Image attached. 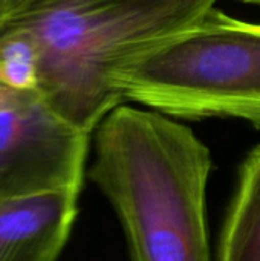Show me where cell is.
Returning a JSON list of instances; mask_svg holds the SVG:
<instances>
[{"label":"cell","instance_id":"1","mask_svg":"<svg viewBox=\"0 0 260 261\" xmlns=\"http://www.w3.org/2000/svg\"><path fill=\"white\" fill-rule=\"evenodd\" d=\"M95 132L87 176L115 210L130 261H211L210 148L173 118L129 106Z\"/></svg>","mask_w":260,"mask_h":261},{"label":"cell","instance_id":"2","mask_svg":"<svg viewBox=\"0 0 260 261\" xmlns=\"http://www.w3.org/2000/svg\"><path fill=\"white\" fill-rule=\"evenodd\" d=\"M216 0H32L8 18L38 52L37 92L75 128L92 133L118 106V67L187 28Z\"/></svg>","mask_w":260,"mask_h":261},{"label":"cell","instance_id":"3","mask_svg":"<svg viewBox=\"0 0 260 261\" xmlns=\"http://www.w3.org/2000/svg\"><path fill=\"white\" fill-rule=\"evenodd\" d=\"M113 86L170 118H236L260 130V23L213 6L118 67Z\"/></svg>","mask_w":260,"mask_h":261},{"label":"cell","instance_id":"4","mask_svg":"<svg viewBox=\"0 0 260 261\" xmlns=\"http://www.w3.org/2000/svg\"><path fill=\"white\" fill-rule=\"evenodd\" d=\"M90 135L58 116L37 90L0 84V202L81 191Z\"/></svg>","mask_w":260,"mask_h":261},{"label":"cell","instance_id":"5","mask_svg":"<svg viewBox=\"0 0 260 261\" xmlns=\"http://www.w3.org/2000/svg\"><path fill=\"white\" fill-rule=\"evenodd\" d=\"M78 191L0 202V261H57L77 219Z\"/></svg>","mask_w":260,"mask_h":261},{"label":"cell","instance_id":"6","mask_svg":"<svg viewBox=\"0 0 260 261\" xmlns=\"http://www.w3.org/2000/svg\"><path fill=\"white\" fill-rule=\"evenodd\" d=\"M216 261H260V145L239 165L238 187L221 229Z\"/></svg>","mask_w":260,"mask_h":261},{"label":"cell","instance_id":"7","mask_svg":"<svg viewBox=\"0 0 260 261\" xmlns=\"http://www.w3.org/2000/svg\"><path fill=\"white\" fill-rule=\"evenodd\" d=\"M0 84L15 90H37L38 52L31 34L12 18L0 26Z\"/></svg>","mask_w":260,"mask_h":261},{"label":"cell","instance_id":"8","mask_svg":"<svg viewBox=\"0 0 260 261\" xmlns=\"http://www.w3.org/2000/svg\"><path fill=\"white\" fill-rule=\"evenodd\" d=\"M32 0H5L6 3V9H8V17L17 11H20L21 8H25L28 3H31Z\"/></svg>","mask_w":260,"mask_h":261},{"label":"cell","instance_id":"9","mask_svg":"<svg viewBox=\"0 0 260 261\" xmlns=\"http://www.w3.org/2000/svg\"><path fill=\"white\" fill-rule=\"evenodd\" d=\"M8 18V9H6V3L5 0H0V26L3 24V21Z\"/></svg>","mask_w":260,"mask_h":261},{"label":"cell","instance_id":"10","mask_svg":"<svg viewBox=\"0 0 260 261\" xmlns=\"http://www.w3.org/2000/svg\"><path fill=\"white\" fill-rule=\"evenodd\" d=\"M242 2H247V3H254V5H260V0H242Z\"/></svg>","mask_w":260,"mask_h":261}]
</instances>
